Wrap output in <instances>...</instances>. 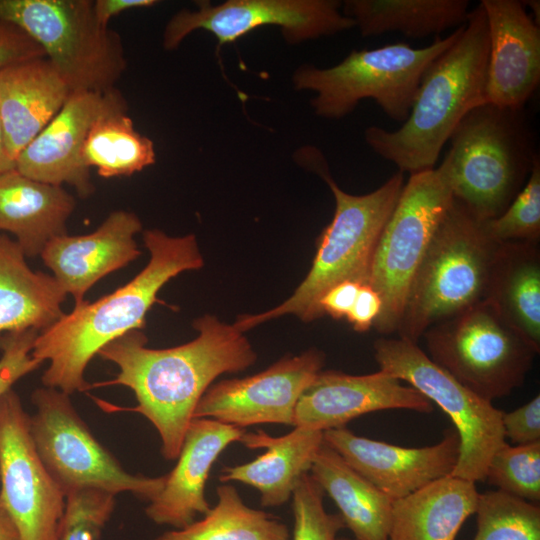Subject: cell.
<instances>
[{"label":"cell","mask_w":540,"mask_h":540,"mask_svg":"<svg viewBox=\"0 0 540 540\" xmlns=\"http://www.w3.org/2000/svg\"><path fill=\"white\" fill-rule=\"evenodd\" d=\"M38 333L29 329L0 335V397L41 365L31 354Z\"/></svg>","instance_id":"obj_37"},{"label":"cell","mask_w":540,"mask_h":540,"mask_svg":"<svg viewBox=\"0 0 540 540\" xmlns=\"http://www.w3.org/2000/svg\"><path fill=\"white\" fill-rule=\"evenodd\" d=\"M15 169V161L8 154L0 126V174Z\"/></svg>","instance_id":"obj_44"},{"label":"cell","mask_w":540,"mask_h":540,"mask_svg":"<svg viewBox=\"0 0 540 540\" xmlns=\"http://www.w3.org/2000/svg\"><path fill=\"white\" fill-rule=\"evenodd\" d=\"M122 104L125 100L115 89L70 93L54 118L19 153L15 169L40 182L68 184L82 198L90 196L94 185L83 159L85 140L99 116Z\"/></svg>","instance_id":"obj_16"},{"label":"cell","mask_w":540,"mask_h":540,"mask_svg":"<svg viewBox=\"0 0 540 540\" xmlns=\"http://www.w3.org/2000/svg\"><path fill=\"white\" fill-rule=\"evenodd\" d=\"M480 4L488 33L486 102L523 109L540 82V28L522 1Z\"/></svg>","instance_id":"obj_19"},{"label":"cell","mask_w":540,"mask_h":540,"mask_svg":"<svg viewBox=\"0 0 540 540\" xmlns=\"http://www.w3.org/2000/svg\"><path fill=\"white\" fill-rule=\"evenodd\" d=\"M324 491L310 473L305 474L292 494L294 529L292 540H337L345 528L339 513H328L323 504Z\"/></svg>","instance_id":"obj_36"},{"label":"cell","mask_w":540,"mask_h":540,"mask_svg":"<svg viewBox=\"0 0 540 540\" xmlns=\"http://www.w3.org/2000/svg\"><path fill=\"white\" fill-rule=\"evenodd\" d=\"M485 481L499 491L539 504L540 442L516 446L506 442L493 454Z\"/></svg>","instance_id":"obj_33"},{"label":"cell","mask_w":540,"mask_h":540,"mask_svg":"<svg viewBox=\"0 0 540 540\" xmlns=\"http://www.w3.org/2000/svg\"><path fill=\"white\" fill-rule=\"evenodd\" d=\"M155 157L152 140L135 129L126 103L96 119L83 148L86 165L103 178L133 175L154 164Z\"/></svg>","instance_id":"obj_30"},{"label":"cell","mask_w":540,"mask_h":540,"mask_svg":"<svg viewBox=\"0 0 540 540\" xmlns=\"http://www.w3.org/2000/svg\"><path fill=\"white\" fill-rule=\"evenodd\" d=\"M143 240L150 259L132 280L95 301L75 304L38 333L31 354L41 364L48 362L42 375L45 387L69 395L90 389L84 375L91 359L110 342L144 327L146 314L170 279L204 265L192 234L174 237L149 229Z\"/></svg>","instance_id":"obj_2"},{"label":"cell","mask_w":540,"mask_h":540,"mask_svg":"<svg viewBox=\"0 0 540 540\" xmlns=\"http://www.w3.org/2000/svg\"><path fill=\"white\" fill-rule=\"evenodd\" d=\"M0 20L25 32L70 92H108L126 70L119 35L101 26L89 0H0Z\"/></svg>","instance_id":"obj_8"},{"label":"cell","mask_w":540,"mask_h":540,"mask_svg":"<svg viewBox=\"0 0 540 540\" xmlns=\"http://www.w3.org/2000/svg\"><path fill=\"white\" fill-rule=\"evenodd\" d=\"M240 442L266 451L248 463L225 467L219 480L249 485L259 491L262 506L277 507L290 500L299 480L310 472L323 432L295 426L290 433L274 437L258 430L245 432Z\"/></svg>","instance_id":"obj_23"},{"label":"cell","mask_w":540,"mask_h":540,"mask_svg":"<svg viewBox=\"0 0 540 540\" xmlns=\"http://www.w3.org/2000/svg\"><path fill=\"white\" fill-rule=\"evenodd\" d=\"M155 4H157L155 0H97L93 2V10L96 21L101 26L108 27L111 18L124 11Z\"/></svg>","instance_id":"obj_42"},{"label":"cell","mask_w":540,"mask_h":540,"mask_svg":"<svg viewBox=\"0 0 540 540\" xmlns=\"http://www.w3.org/2000/svg\"><path fill=\"white\" fill-rule=\"evenodd\" d=\"M489 236L498 243L529 242L540 239V159L516 197L502 214L484 221Z\"/></svg>","instance_id":"obj_34"},{"label":"cell","mask_w":540,"mask_h":540,"mask_svg":"<svg viewBox=\"0 0 540 540\" xmlns=\"http://www.w3.org/2000/svg\"><path fill=\"white\" fill-rule=\"evenodd\" d=\"M0 501L21 540H58L65 495L36 450L30 415L12 388L0 397Z\"/></svg>","instance_id":"obj_13"},{"label":"cell","mask_w":540,"mask_h":540,"mask_svg":"<svg viewBox=\"0 0 540 540\" xmlns=\"http://www.w3.org/2000/svg\"><path fill=\"white\" fill-rule=\"evenodd\" d=\"M337 540H349L347 538H338Z\"/></svg>","instance_id":"obj_46"},{"label":"cell","mask_w":540,"mask_h":540,"mask_svg":"<svg viewBox=\"0 0 540 540\" xmlns=\"http://www.w3.org/2000/svg\"><path fill=\"white\" fill-rule=\"evenodd\" d=\"M216 493L217 504L201 520L154 540H291L287 525L247 506L234 486L220 485Z\"/></svg>","instance_id":"obj_31"},{"label":"cell","mask_w":540,"mask_h":540,"mask_svg":"<svg viewBox=\"0 0 540 540\" xmlns=\"http://www.w3.org/2000/svg\"><path fill=\"white\" fill-rule=\"evenodd\" d=\"M70 93L46 57L0 69V126L14 161L59 112Z\"/></svg>","instance_id":"obj_22"},{"label":"cell","mask_w":540,"mask_h":540,"mask_svg":"<svg viewBox=\"0 0 540 540\" xmlns=\"http://www.w3.org/2000/svg\"><path fill=\"white\" fill-rule=\"evenodd\" d=\"M30 428L36 450L64 495L98 488L115 495L130 492L151 501L162 490L165 475L146 477L127 472L91 433L69 394L50 387L34 390Z\"/></svg>","instance_id":"obj_11"},{"label":"cell","mask_w":540,"mask_h":540,"mask_svg":"<svg viewBox=\"0 0 540 540\" xmlns=\"http://www.w3.org/2000/svg\"><path fill=\"white\" fill-rule=\"evenodd\" d=\"M323 441L392 500L450 475L460 454V438L454 427L446 429L438 443L420 448L358 436L346 427L325 430Z\"/></svg>","instance_id":"obj_17"},{"label":"cell","mask_w":540,"mask_h":540,"mask_svg":"<svg viewBox=\"0 0 540 540\" xmlns=\"http://www.w3.org/2000/svg\"><path fill=\"white\" fill-rule=\"evenodd\" d=\"M142 230L136 214L116 210L93 232L57 236L50 240L40 257L53 277L75 304L100 279L136 260L141 252L135 235Z\"/></svg>","instance_id":"obj_20"},{"label":"cell","mask_w":540,"mask_h":540,"mask_svg":"<svg viewBox=\"0 0 540 540\" xmlns=\"http://www.w3.org/2000/svg\"><path fill=\"white\" fill-rule=\"evenodd\" d=\"M488 33L479 3L456 41L423 73L407 119L397 130L370 126L365 141L383 159L410 175L435 168L453 130L486 103Z\"/></svg>","instance_id":"obj_3"},{"label":"cell","mask_w":540,"mask_h":540,"mask_svg":"<svg viewBox=\"0 0 540 540\" xmlns=\"http://www.w3.org/2000/svg\"><path fill=\"white\" fill-rule=\"evenodd\" d=\"M197 10H182L167 23L163 46L177 48L191 32L203 29L220 45L262 26L281 27L290 42L329 36L355 27L334 0H229L219 5L199 1Z\"/></svg>","instance_id":"obj_14"},{"label":"cell","mask_w":540,"mask_h":540,"mask_svg":"<svg viewBox=\"0 0 540 540\" xmlns=\"http://www.w3.org/2000/svg\"><path fill=\"white\" fill-rule=\"evenodd\" d=\"M478 497L472 481L439 478L393 501L388 540H455Z\"/></svg>","instance_id":"obj_25"},{"label":"cell","mask_w":540,"mask_h":540,"mask_svg":"<svg viewBox=\"0 0 540 540\" xmlns=\"http://www.w3.org/2000/svg\"><path fill=\"white\" fill-rule=\"evenodd\" d=\"M374 357L379 370L408 383L451 419L460 438L459 459L451 475L485 481L493 454L506 443L503 411L462 385L417 343L381 337L374 342Z\"/></svg>","instance_id":"obj_12"},{"label":"cell","mask_w":540,"mask_h":540,"mask_svg":"<svg viewBox=\"0 0 540 540\" xmlns=\"http://www.w3.org/2000/svg\"><path fill=\"white\" fill-rule=\"evenodd\" d=\"M381 309L382 300L377 291L369 285H361L346 319L354 330L365 332L373 327Z\"/></svg>","instance_id":"obj_40"},{"label":"cell","mask_w":540,"mask_h":540,"mask_svg":"<svg viewBox=\"0 0 540 540\" xmlns=\"http://www.w3.org/2000/svg\"><path fill=\"white\" fill-rule=\"evenodd\" d=\"M361 285L354 281H344L331 287L320 300L323 315L327 314L334 319L346 318Z\"/></svg>","instance_id":"obj_41"},{"label":"cell","mask_w":540,"mask_h":540,"mask_svg":"<svg viewBox=\"0 0 540 540\" xmlns=\"http://www.w3.org/2000/svg\"><path fill=\"white\" fill-rule=\"evenodd\" d=\"M244 429L209 418L193 419L188 426L177 463L160 493L145 509L156 524L182 529L207 514L211 507L205 496L211 467L228 445L240 441Z\"/></svg>","instance_id":"obj_21"},{"label":"cell","mask_w":540,"mask_h":540,"mask_svg":"<svg viewBox=\"0 0 540 540\" xmlns=\"http://www.w3.org/2000/svg\"><path fill=\"white\" fill-rule=\"evenodd\" d=\"M502 426L505 439L516 445L540 442V396L511 411L503 412Z\"/></svg>","instance_id":"obj_38"},{"label":"cell","mask_w":540,"mask_h":540,"mask_svg":"<svg viewBox=\"0 0 540 540\" xmlns=\"http://www.w3.org/2000/svg\"><path fill=\"white\" fill-rule=\"evenodd\" d=\"M310 475L336 504L356 540H388L393 501L324 443Z\"/></svg>","instance_id":"obj_27"},{"label":"cell","mask_w":540,"mask_h":540,"mask_svg":"<svg viewBox=\"0 0 540 540\" xmlns=\"http://www.w3.org/2000/svg\"><path fill=\"white\" fill-rule=\"evenodd\" d=\"M46 57L43 49L18 27L0 20V69Z\"/></svg>","instance_id":"obj_39"},{"label":"cell","mask_w":540,"mask_h":540,"mask_svg":"<svg viewBox=\"0 0 540 540\" xmlns=\"http://www.w3.org/2000/svg\"><path fill=\"white\" fill-rule=\"evenodd\" d=\"M14 239L0 233V335L41 331L63 314L67 294L52 275L34 271Z\"/></svg>","instance_id":"obj_26"},{"label":"cell","mask_w":540,"mask_h":540,"mask_svg":"<svg viewBox=\"0 0 540 540\" xmlns=\"http://www.w3.org/2000/svg\"><path fill=\"white\" fill-rule=\"evenodd\" d=\"M463 26L424 48L391 43L371 50H353L330 68L303 66L294 76L295 87L317 93L311 104L320 117H345L361 100L370 98L390 119L403 123L423 73L456 41Z\"/></svg>","instance_id":"obj_7"},{"label":"cell","mask_w":540,"mask_h":540,"mask_svg":"<svg viewBox=\"0 0 540 540\" xmlns=\"http://www.w3.org/2000/svg\"><path fill=\"white\" fill-rule=\"evenodd\" d=\"M193 327L198 335L185 344L153 349L141 330H132L104 346L98 356L116 364L117 376L93 386L122 385L135 394L131 410L157 430L162 455L177 459L195 409L214 380L241 372L257 355L243 332L217 317L204 315Z\"/></svg>","instance_id":"obj_1"},{"label":"cell","mask_w":540,"mask_h":540,"mask_svg":"<svg viewBox=\"0 0 540 540\" xmlns=\"http://www.w3.org/2000/svg\"><path fill=\"white\" fill-rule=\"evenodd\" d=\"M422 337L433 362L490 402L524 383L540 350L488 299L436 323Z\"/></svg>","instance_id":"obj_10"},{"label":"cell","mask_w":540,"mask_h":540,"mask_svg":"<svg viewBox=\"0 0 540 540\" xmlns=\"http://www.w3.org/2000/svg\"><path fill=\"white\" fill-rule=\"evenodd\" d=\"M500 246L454 198L413 278L398 337L418 343L431 326L486 300Z\"/></svg>","instance_id":"obj_5"},{"label":"cell","mask_w":540,"mask_h":540,"mask_svg":"<svg viewBox=\"0 0 540 540\" xmlns=\"http://www.w3.org/2000/svg\"><path fill=\"white\" fill-rule=\"evenodd\" d=\"M524 6H528L531 8L533 14H534V22L539 26V19H540V2L539 0H527L522 1Z\"/></svg>","instance_id":"obj_45"},{"label":"cell","mask_w":540,"mask_h":540,"mask_svg":"<svg viewBox=\"0 0 540 540\" xmlns=\"http://www.w3.org/2000/svg\"><path fill=\"white\" fill-rule=\"evenodd\" d=\"M449 140L453 197L484 221L504 212L539 157L523 109L487 102L469 111Z\"/></svg>","instance_id":"obj_6"},{"label":"cell","mask_w":540,"mask_h":540,"mask_svg":"<svg viewBox=\"0 0 540 540\" xmlns=\"http://www.w3.org/2000/svg\"><path fill=\"white\" fill-rule=\"evenodd\" d=\"M454 197L446 153L433 169L411 174L377 242L366 285L382 300L373 327L397 333L405 301L429 243Z\"/></svg>","instance_id":"obj_9"},{"label":"cell","mask_w":540,"mask_h":540,"mask_svg":"<svg viewBox=\"0 0 540 540\" xmlns=\"http://www.w3.org/2000/svg\"><path fill=\"white\" fill-rule=\"evenodd\" d=\"M469 13L467 0H348L343 14L363 37L399 32L419 39L465 25Z\"/></svg>","instance_id":"obj_29"},{"label":"cell","mask_w":540,"mask_h":540,"mask_svg":"<svg viewBox=\"0 0 540 540\" xmlns=\"http://www.w3.org/2000/svg\"><path fill=\"white\" fill-rule=\"evenodd\" d=\"M115 496L91 487L68 492L58 540H99L115 508Z\"/></svg>","instance_id":"obj_35"},{"label":"cell","mask_w":540,"mask_h":540,"mask_svg":"<svg viewBox=\"0 0 540 540\" xmlns=\"http://www.w3.org/2000/svg\"><path fill=\"white\" fill-rule=\"evenodd\" d=\"M473 540H540V506L499 490L479 493Z\"/></svg>","instance_id":"obj_32"},{"label":"cell","mask_w":540,"mask_h":540,"mask_svg":"<svg viewBox=\"0 0 540 540\" xmlns=\"http://www.w3.org/2000/svg\"><path fill=\"white\" fill-rule=\"evenodd\" d=\"M75 206L62 186L31 179L16 169L0 174V233L12 234L26 257L40 256L50 240L67 233Z\"/></svg>","instance_id":"obj_24"},{"label":"cell","mask_w":540,"mask_h":540,"mask_svg":"<svg viewBox=\"0 0 540 540\" xmlns=\"http://www.w3.org/2000/svg\"><path fill=\"white\" fill-rule=\"evenodd\" d=\"M0 540H21L10 515L0 501Z\"/></svg>","instance_id":"obj_43"},{"label":"cell","mask_w":540,"mask_h":540,"mask_svg":"<svg viewBox=\"0 0 540 540\" xmlns=\"http://www.w3.org/2000/svg\"><path fill=\"white\" fill-rule=\"evenodd\" d=\"M301 157L329 185L335 199L334 216L319 237L304 280L277 307L238 317L233 325L243 333L285 314H294L304 322L314 321L324 316L320 300L331 287L344 281L366 285L377 242L404 186L403 173L398 171L368 194H348L331 178L318 150L307 148Z\"/></svg>","instance_id":"obj_4"},{"label":"cell","mask_w":540,"mask_h":540,"mask_svg":"<svg viewBox=\"0 0 540 540\" xmlns=\"http://www.w3.org/2000/svg\"><path fill=\"white\" fill-rule=\"evenodd\" d=\"M324 361V353L311 348L297 356L283 357L252 376L212 384L200 399L193 419H214L242 429L258 424L294 427L297 402Z\"/></svg>","instance_id":"obj_15"},{"label":"cell","mask_w":540,"mask_h":540,"mask_svg":"<svg viewBox=\"0 0 540 540\" xmlns=\"http://www.w3.org/2000/svg\"><path fill=\"white\" fill-rule=\"evenodd\" d=\"M487 299L513 328L540 349L538 243H501Z\"/></svg>","instance_id":"obj_28"},{"label":"cell","mask_w":540,"mask_h":540,"mask_svg":"<svg viewBox=\"0 0 540 540\" xmlns=\"http://www.w3.org/2000/svg\"><path fill=\"white\" fill-rule=\"evenodd\" d=\"M389 409L430 413L434 407L415 388L381 370L365 375L321 370L297 402L294 427L324 432L345 427L367 413Z\"/></svg>","instance_id":"obj_18"}]
</instances>
